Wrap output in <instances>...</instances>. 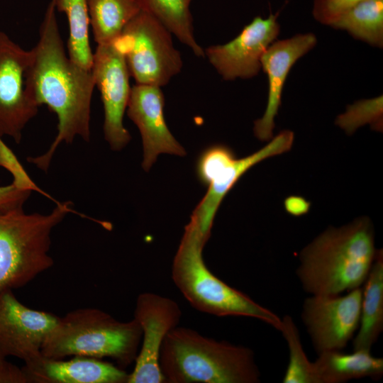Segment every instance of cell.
Wrapping results in <instances>:
<instances>
[{
	"mask_svg": "<svg viewBox=\"0 0 383 383\" xmlns=\"http://www.w3.org/2000/svg\"><path fill=\"white\" fill-rule=\"evenodd\" d=\"M379 249L369 217L340 227L330 226L299 255L296 276L311 295H336L364 284Z\"/></svg>",
	"mask_w": 383,
	"mask_h": 383,
	"instance_id": "2",
	"label": "cell"
},
{
	"mask_svg": "<svg viewBox=\"0 0 383 383\" xmlns=\"http://www.w3.org/2000/svg\"><path fill=\"white\" fill-rule=\"evenodd\" d=\"M190 1H192V0H190Z\"/></svg>",
	"mask_w": 383,
	"mask_h": 383,
	"instance_id": "31",
	"label": "cell"
},
{
	"mask_svg": "<svg viewBox=\"0 0 383 383\" xmlns=\"http://www.w3.org/2000/svg\"><path fill=\"white\" fill-rule=\"evenodd\" d=\"M378 48L383 47V0H364L345 11L331 26Z\"/></svg>",
	"mask_w": 383,
	"mask_h": 383,
	"instance_id": "22",
	"label": "cell"
},
{
	"mask_svg": "<svg viewBox=\"0 0 383 383\" xmlns=\"http://www.w3.org/2000/svg\"><path fill=\"white\" fill-rule=\"evenodd\" d=\"M181 318L182 311L173 299L151 292L138 295L133 318L142 331L141 346L128 383H165L159 365L160 349Z\"/></svg>",
	"mask_w": 383,
	"mask_h": 383,
	"instance_id": "11",
	"label": "cell"
},
{
	"mask_svg": "<svg viewBox=\"0 0 383 383\" xmlns=\"http://www.w3.org/2000/svg\"><path fill=\"white\" fill-rule=\"evenodd\" d=\"M141 338L140 326L134 318L123 322L98 309H78L59 317L40 353L54 359L111 357L124 367L135 362Z\"/></svg>",
	"mask_w": 383,
	"mask_h": 383,
	"instance_id": "4",
	"label": "cell"
},
{
	"mask_svg": "<svg viewBox=\"0 0 383 383\" xmlns=\"http://www.w3.org/2000/svg\"><path fill=\"white\" fill-rule=\"evenodd\" d=\"M317 43L312 33H299L291 38L274 40L261 58V67L267 76L268 96L263 116L254 122L255 136L261 141L273 138L277 116L281 106L284 84L293 65Z\"/></svg>",
	"mask_w": 383,
	"mask_h": 383,
	"instance_id": "16",
	"label": "cell"
},
{
	"mask_svg": "<svg viewBox=\"0 0 383 383\" xmlns=\"http://www.w3.org/2000/svg\"><path fill=\"white\" fill-rule=\"evenodd\" d=\"M313 364L317 383H343L363 377L377 379L383 374V358L372 355L369 350L324 351Z\"/></svg>",
	"mask_w": 383,
	"mask_h": 383,
	"instance_id": "18",
	"label": "cell"
},
{
	"mask_svg": "<svg viewBox=\"0 0 383 383\" xmlns=\"http://www.w3.org/2000/svg\"><path fill=\"white\" fill-rule=\"evenodd\" d=\"M90 23L98 45L116 40L140 11L135 0H87Z\"/></svg>",
	"mask_w": 383,
	"mask_h": 383,
	"instance_id": "20",
	"label": "cell"
},
{
	"mask_svg": "<svg viewBox=\"0 0 383 383\" xmlns=\"http://www.w3.org/2000/svg\"><path fill=\"white\" fill-rule=\"evenodd\" d=\"M72 204L58 203L48 214L23 209L0 213V293L26 285L52 266L51 233Z\"/></svg>",
	"mask_w": 383,
	"mask_h": 383,
	"instance_id": "6",
	"label": "cell"
},
{
	"mask_svg": "<svg viewBox=\"0 0 383 383\" xmlns=\"http://www.w3.org/2000/svg\"><path fill=\"white\" fill-rule=\"evenodd\" d=\"M357 332L353 341V350L370 351L383 331V253L376 258L364 282L361 313Z\"/></svg>",
	"mask_w": 383,
	"mask_h": 383,
	"instance_id": "19",
	"label": "cell"
},
{
	"mask_svg": "<svg viewBox=\"0 0 383 383\" xmlns=\"http://www.w3.org/2000/svg\"><path fill=\"white\" fill-rule=\"evenodd\" d=\"M55 10L51 0L26 73L30 96L38 106L46 105L58 119L57 133L50 148L40 156L27 159L43 171L48 170L62 143L70 144L77 136L89 141L91 101L95 87L91 70L79 67L65 54Z\"/></svg>",
	"mask_w": 383,
	"mask_h": 383,
	"instance_id": "1",
	"label": "cell"
},
{
	"mask_svg": "<svg viewBox=\"0 0 383 383\" xmlns=\"http://www.w3.org/2000/svg\"><path fill=\"white\" fill-rule=\"evenodd\" d=\"M118 41L136 84L161 87L182 70V59L172 33L145 11L140 10L128 22Z\"/></svg>",
	"mask_w": 383,
	"mask_h": 383,
	"instance_id": "8",
	"label": "cell"
},
{
	"mask_svg": "<svg viewBox=\"0 0 383 383\" xmlns=\"http://www.w3.org/2000/svg\"><path fill=\"white\" fill-rule=\"evenodd\" d=\"M0 166L6 169L16 182L31 181L26 170L18 160L12 150L4 143L0 137Z\"/></svg>",
	"mask_w": 383,
	"mask_h": 383,
	"instance_id": "28",
	"label": "cell"
},
{
	"mask_svg": "<svg viewBox=\"0 0 383 383\" xmlns=\"http://www.w3.org/2000/svg\"><path fill=\"white\" fill-rule=\"evenodd\" d=\"M0 383H28L22 368L0 357Z\"/></svg>",
	"mask_w": 383,
	"mask_h": 383,
	"instance_id": "29",
	"label": "cell"
},
{
	"mask_svg": "<svg viewBox=\"0 0 383 383\" xmlns=\"http://www.w3.org/2000/svg\"><path fill=\"white\" fill-rule=\"evenodd\" d=\"M32 191H40L37 186L12 183L0 187V213L23 209Z\"/></svg>",
	"mask_w": 383,
	"mask_h": 383,
	"instance_id": "27",
	"label": "cell"
},
{
	"mask_svg": "<svg viewBox=\"0 0 383 383\" xmlns=\"http://www.w3.org/2000/svg\"><path fill=\"white\" fill-rule=\"evenodd\" d=\"M59 317L30 309L13 291L0 293V357H15L23 362L40 353L46 338Z\"/></svg>",
	"mask_w": 383,
	"mask_h": 383,
	"instance_id": "14",
	"label": "cell"
},
{
	"mask_svg": "<svg viewBox=\"0 0 383 383\" xmlns=\"http://www.w3.org/2000/svg\"><path fill=\"white\" fill-rule=\"evenodd\" d=\"M289 350V362L282 379L283 383H317L313 364L307 357L298 328L289 315L282 318L279 331Z\"/></svg>",
	"mask_w": 383,
	"mask_h": 383,
	"instance_id": "24",
	"label": "cell"
},
{
	"mask_svg": "<svg viewBox=\"0 0 383 383\" xmlns=\"http://www.w3.org/2000/svg\"><path fill=\"white\" fill-rule=\"evenodd\" d=\"M311 204L304 197L297 195H291L285 198L284 207L285 211L291 216L299 217L309 213Z\"/></svg>",
	"mask_w": 383,
	"mask_h": 383,
	"instance_id": "30",
	"label": "cell"
},
{
	"mask_svg": "<svg viewBox=\"0 0 383 383\" xmlns=\"http://www.w3.org/2000/svg\"><path fill=\"white\" fill-rule=\"evenodd\" d=\"M364 0H313L312 15L318 23L331 26L347 10Z\"/></svg>",
	"mask_w": 383,
	"mask_h": 383,
	"instance_id": "26",
	"label": "cell"
},
{
	"mask_svg": "<svg viewBox=\"0 0 383 383\" xmlns=\"http://www.w3.org/2000/svg\"><path fill=\"white\" fill-rule=\"evenodd\" d=\"M335 124L348 135H353L359 128L370 125L372 129L382 132L383 127L382 95L374 98L356 101L348 105L338 115Z\"/></svg>",
	"mask_w": 383,
	"mask_h": 383,
	"instance_id": "25",
	"label": "cell"
},
{
	"mask_svg": "<svg viewBox=\"0 0 383 383\" xmlns=\"http://www.w3.org/2000/svg\"><path fill=\"white\" fill-rule=\"evenodd\" d=\"M24 362L28 383H128L129 377L123 369L94 357L64 360L40 353Z\"/></svg>",
	"mask_w": 383,
	"mask_h": 383,
	"instance_id": "17",
	"label": "cell"
},
{
	"mask_svg": "<svg viewBox=\"0 0 383 383\" xmlns=\"http://www.w3.org/2000/svg\"><path fill=\"white\" fill-rule=\"evenodd\" d=\"M161 87L136 84L131 89L127 114L137 126L143 146L142 167L149 171L161 153L184 156L186 150L170 131L164 116Z\"/></svg>",
	"mask_w": 383,
	"mask_h": 383,
	"instance_id": "15",
	"label": "cell"
},
{
	"mask_svg": "<svg viewBox=\"0 0 383 383\" xmlns=\"http://www.w3.org/2000/svg\"><path fill=\"white\" fill-rule=\"evenodd\" d=\"M362 289L346 295H311L302 306L301 320L316 353L341 350L357 331Z\"/></svg>",
	"mask_w": 383,
	"mask_h": 383,
	"instance_id": "9",
	"label": "cell"
},
{
	"mask_svg": "<svg viewBox=\"0 0 383 383\" xmlns=\"http://www.w3.org/2000/svg\"><path fill=\"white\" fill-rule=\"evenodd\" d=\"M278 16L255 17L232 40L206 48L204 57L225 80L257 76L263 54L279 34Z\"/></svg>",
	"mask_w": 383,
	"mask_h": 383,
	"instance_id": "13",
	"label": "cell"
},
{
	"mask_svg": "<svg viewBox=\"0 0 383 383\" xmlns=\"http://www.w3.org/2000/svg\"><path fill=\"white\" fill-rule=\"evenodd\" d=\"M32 50H26L0 31V137L8 135L16 143L26 125L38 113V106L26 87V73Z\"/></svg>",
	"mask_w": 383,
	"mask_h": 383,
	"instance_id": "12",
	"label": "cell"
},
{
	"mask_svg": "<svg viewBox=\"0 0 383 383\" xmlns=\"http://www.w3.org/2000/svg\"><path fill=\"white\" fill-rule=\"evenodd\" d=\"M159 365L167 383H257L253 351L177 326L165 337Z\"/></svg>",
	"mask_w": 383,
	"mask_h": 383,
	"instance_id": "3",
	"label": "cell"
},
{
	"mask_svg": "<svg viewBox=\"0 0 383 383\" xmlns=\"http://www.w3.org/2000/svg\"><path fill=\"white\" fill-rule=\"evenodd\" d=\"M91 72L104 106L105 139L112 150H121L131 139L123 122L131 88L130 73L118 38L98 45L93 54Z\"/></svg>",
	"mask_w": 383,
	"mask_h": 383,
	"instance_id": "10",
	"label": "cell"
},
{
	"mask_svg": "<svg viewBox=\"0 0 383 383\" xmlns=\"http://www.w3.org/2000/svg\"><path fill=\"white\" fill-rule=\"evenodd\" d=\"M140 9L160 21L198 57L204 50L195 39L190 0H135Z\"/></svg>",
	"mask_w": 383,
	"mask_h": 383,
	"instance_id": "21",
	"label": "cell"
},
{
	"mask_svg": "<svg viewBox=\"0 0 383 383\" xmlns=\"http://www.w3.org/2000/svg\"><path fill=\"white\" fill-rule=\"evenodd\" d=\"M55 8L65 13L69 24L67 43L70 59L79 67L91 70L93 53L89 37L90 23L87 0H53Z\"/></svg>",
	"mask_w": 383,
	"mask_h": 383,
	"instance_id": "23",
	"label": "cell"
},
{
	"mask_svg": "<svg viewBox=\"0 0 383 383\" xmlns=\"http://www.w3.org/2000/svg\"><path fill=\"white\" fill-rule=\"evenodd\" d=\"M205 244L199 230L189 222L172 267V280L184 298L201 312L217 316L250 317L279 331L282 318L229 286L208 269L202 255Z\"/></svg>",
	"mask_w": 383,
	"mask_h": 383,
	"instance_id": "5",
	"label": "cell"
},
{
	"mask_svg": "<svg viewBox=\"0 0 383 383\" xmlns=\"http://www.w3.org/2000/svg\"><path fill=\"white\" fill-rule=\"evenodd\" d=\"M294 140L292 131L283 130L259 150L238 158L227 145L213 144L204 148L196 162L199 181L208 187L207 192L191 215L189 223L199 230L204 241L210 238L216 213L226 194L240 178L259 162L288 152Z\"/></svg>",
	"mask_w": 383,
	"mask_h": 383,
	"instance_id": "7",
	"label": "cell"
}]
</instances>
